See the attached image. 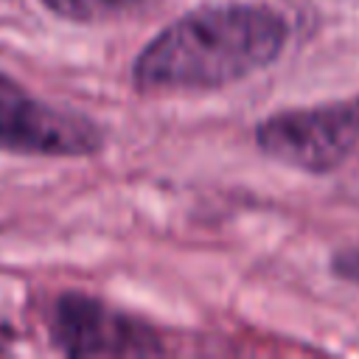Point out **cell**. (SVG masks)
<instances>
[{"mask_svg":"<svg viewBox=\"0 0 359 359\" xmlns=\"http://www.w3.org/2000/svg\"><path fill=\"white\" fill-rule=\"evenodd\" d=\"M289 42V20L264 3H210L168 22L132 62L143 93H199L269 67Z\"/></svg>","mask_w":359,"mask_h":359,"instance_id":"obj_1","label":"cell"},{"mask_svg":"<svg viewBox=\"0 0 359 359\" xmlns=\"http://www.w3.org/2000/svg\"><path fill=\"white\" fill-rule=\"evenodd\" d=\"M255 146L289 168L331 174L359 157V95L266 115L255 126Z\"/></svg>","mask_w":359,"mask_h":359,"instance_id":"obj_2","label":"cell"},{"mask_svg":"<svg viewBox=\"0 0 359 359\" xmlns=\"http://www.w3.org/2000/svg\"><path fill=\"white\" fill-rule=\"evenodd\" d=\"M101 146L104 135L90 118L34 98L0 70V149L45 157H87Z\"/></svg>","mask_w":359,"mask_h":359,"instance_id":"obj_3","label":"cell"},{"mask_svg":"<svg viewBox=\"0 0 359 359\" xmlns=\"http://www.w3.org/2000/svg\"><path fill=\"white\" fill-rule=\"evenodd\" d=\"M50 337L67 356H154L165 351L151 325L81 292L56 300Z\"/></svg>","mask_w":359,"mask_h":359,"instance_id":"obj_4","label":"cell"},{"mask_svg":"<svg viewBox=\"0 0 359 359\" xmlns=\"http://www.w3.org/2000/svg\"><path fill=\"white\" fill-rule=\"evenodd\" d=\"M45 8L76 22H101L137 11L146 0H42Z\"/></svg>","mask_w":359,"mask_h":359,"instance_id":"obj_5","label":"cell"},{"mask_svg":"<svg viewBox=\"0 0 359 359\" xmlns=\"http://www.w3.org/2000/svg\"><path fill=\"white\" fill-rule=\"evenodd\" d=\"M328 266H331L334 278H339L351 286H359V247H348V250L334 252Z\"/></svg>","mask_w":359,"mask_h":359,"instance_id":"obj_6","label":"cell"}]
</instances>
